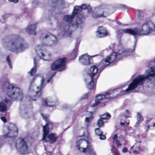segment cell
I'll use <instances>...</instances> for the list:
<instances>
[{
  "label": "cell",
  "instance_id": "obj_1",
  "mask_svg": "<svg viewBox=\"0 0 155 155\" xmlns=\"http://www.w3.org/2000/svg\"><path fill=\"white\" fill-rule=\"evenodd\" d=\"M2 44L6 49L16 53L25 51L29 46L22 37L17 34H10L5 36L2 38Z\"/></svg>",
  "mask_w": 155,
  "mask_h": 155
},
{
  "label": "cell",
  "instance_id": "obj_18",
  "mask_svg": "<svg viewBox=\"0 0 155 155\" xmlns=\"http://www.w3.org/2000/svg\"><path fill=\"white\" fill-rule=\"evenodd\" d=\"M37 27L38 24L37 23L30 24L26 28V31L29 35L35 36L37 34Z\"/></svg>",
  "mask_w": 155,
  "mask_h": 155
},
{
  "label": "cell",
  "instance_id": "obj_32",
  "mask_svg": "<svg viewBox=\"0 0 155 155\" xmlns=\"http://www.w3.org/2000/svg\"><path fill=\"white\" fill-rule=\"evenodd\" d=\"M106 98V94H105V95H104V94H100V95H98L96 96L95 100H96V101H98L104 99Z\"/></svg>",
  "mask_w": 155,
  "mask_h": 155
},
{
  "label": "cell",
  "instance_id": "obj_7",
  "mask_svg": "<svg viewBox=\"0 0 155 155\" xmlns=\"http://www.w3.org/2000/svg\"><path fill=\"white\" fill-rule=\"evenodd\" d=\"M3 135L7 138H14L18 134V129L15 124L8 122L3 127Z\"/></svg>",
  "mask_w": 155,
  "mask_h": 155
},
{
  "label": "cell",
  "instance_id": "obj_9",
  "mask_svg": "<svg viewBox=\"0 0 155 155\" xmlns=\"http://www.w3.org/2000/svg\"><path fill=\"white\" fill-rule=\"evenodd\" d=\"M36 51L38 56L41 59L49 61L52 59V54L51 52L42 45H38L36 48Z\"/></svg>",
  "mask_w": 155,
  "mask_h": 155
},
{
  "label": "cell",
  "instance_id": "obj_15",
  "mask_svg": "<svg viewBox=\"0 0 155 155\" xmlns=\"http://www.w3.org/2000/svg\"><path fill=\"white\" fill-rule=\"evenodd\" d=\"M144 79V77L143 76H138L132 81V83H130L127 89V91H130L136 88L143 81Z\"/></svg>",
  "mask_w": 155,
  "mask_h": 155
},
{
  "label": "cell",
  "instance_id": "obj_27",
  "mask_svg": "<svg viewBox=\"0 0 155 155\" xmlns=\"http://www.w3.org/2000/svg\"><path fill=\"white\" fill-rule=\"evenodd\" d=\"M8 109V102L6 101H2L1 103V111L4 112Z\"/></svg>",
  "mask_w": 155,
  "mask_h": 155
},
{
  "label": "cell",
  "instance_id": "obj_10",
  "mask_svg": "<svg viewBox=\"0 0 155 155\" xmlns=\"http://www.w3.org/2000/svg\"><path fill=\"white\" fill-rule=\"evenodd\" d=\"M16 147L19 152L22 154L28 153V146L26 140L22 138L17 140L16 142Z\"/></svg>",
  "mask_w": 155,
  "mask_h": 155
},
{
  "label": "cell",
  "instance_id": "obj_40",
  "mask_svg": "<svg viewBox=\"0 0 155 155\" xmlns=\"http://www.w3.org/2000/svg\"><path fill=\"white\" fill-rule=\"evenodd\" d=\"M2 120H3L4 122H6V121H7V120H6V118L4 117H2Z\"/></svg>",
  "mask_w": 155,
  "mask_h": 155
},
{
  "label": "cell",
  "instance_id": "obj_36",
  "mask_svg": "<svg viewBox=\"0 0 155 155\" xmlns=\"http://www.w3.org/2000/svg\"><path fill=\"white\" fill-rule=\"evenodd\" d=\"M7 61L8 63L10 68H12V64L10 58L9 56H8L7 58Z\"/></svg>",
  "mask_w": 155,
  "mask_h": 155
},
{
  "label": "cell",
  "instance_id": "obj_38",
  "mask_svg": "<svg viewBox=\"0 0 155 155\" xmlns=\"http://www.w3.org/2000/svg\"><path fill=\"white\" fill-rule=\"evenodd\" d=\"M10 2H13V3H17L18 2V0H8Z\"/></svg>",
  "mask_w": 155,
  "mask_h": 155
},
{
  "label": "cell",
  "instance_id": "obj_35",
  "mask_svg": "<svg viewBox=\"0 0 155 155\" xmlns=\"http://www.w3.org/2000/svg\"><path fill=\"white\" fill-rule=\"evenodd\" d=\"M103 125H104V122H103V120H102L101 119H99L98 120L97 125L99 127H102V126H103Z\"/></svg>",
  "mask_w": 155,
  "mask_h": 155
},
{
  "label": "cell",
  "instance_id": "obj_8",
  "mask_svg": "<svg viewBox=\"0 0 155 155\" xmlns=\"http://www.w3.org/2000/svg\"><path fill=\"white\" fill-rule=\"evenodd\" d=\"M41 43L46 47H52L58 43V40L55 35L48 31L43 32L40 36Z\"/></svg>",
  "mask_w": 155,
  "mask_h": 155
},
{
  "label": "cell",
  "instance_id": "obj_5",
  "mask_svg": "<svg viewBox=\"0 0 155 155\" xmlns=\"http://www.w3.org/2000/svg\"><path fill=\"white\" fill-rule=\"evenodd\" d=\"M5 92L10 98L15 101H21L24 97L23 92L19 88L9 84H6Z\"/></svg>",
  "mask_w": 155,
  "mask_h": 155
},
{
  "label": "cell",
  "instance_id": "obj_2",
  "mask_svg": "<svg viewBox=\"0 0 155 155\" xmlns=\"http://www.w3.org/2000/svg\"><path fill=\"white\" fill-rule=\"evenodd\" d=\"M44 81L43 75L39 74L36 75L31 81L29 88L28 94L33 100H38L40 97Z\"/></svg>",
  "mask_w": 155,
  "mask_h": 155
},
{
  "label": "cell",
  "instance_id": "obj_33",
  "mask_svg": "<svg viewBox=\"0 0 155 155\" xmlns=\"http://www.w3.org/2000/svg\"><path fill=\"white\" fill-rule=\"evenodd\" d=\"M63 19L65 21L67 22H70L71 21V20L72 19V17H71V15L69 16V15H66L64 16Z\"/></svg>",
  "mask_w": 155,
  "mask_h": 155
},
{
  "label": "cell",
  "instance_id": "obj_22",
  "mask_svg": "<svg viewBox=\"0 0 155 155\" xmlns=\"http://www.w3.org/2000/svg\"><path fill=\"white\" fill-rule=\"evenodd\" d=\"M82 10H83V9H82L81 6H75V7H74V9H73V12H72V14H71V15L72 19H73L75 16L80 14V13L82 11Z\"/></svg>",
  "mask_w": 155,
  "mask_h": 155
},
{
  "label": "cell",
  "instance_id": "obj_34",
  "mask_svg": "<svg viewBox=\"0 0 155 155\" xmlns=\"http://www.w3.org/2000/svg\"><path fill=\"white\" fill-rule=\"evenodd\" d=\"M95 132L96 135H97V136H100L101 135H102V133H103L102 130L100 128L96 129L95 130Z\"/></svg>",
  "mask_w": 155,
  "mask_h": 155
},
{
  "label": "cell",
  "instance_id": "obj_43",
  "mask_svg": "<svg viewBox=\"0 0 155 155\" xmlns=\"http://www.w3.org/2000/svg\"><path fill=\"white\" fill-rule=\"evenodd\" d=\"M153 68H155V65H154V66H153Z\"/></svg>",
  "mask_w": 155,
  "mask_h": 155
},
{
  "label": "cell",
  "instance_id": "obj_6",
  "mask_svg": "<svg viewBox=\"0 0 155 155\" xmlns=\"http://www.w3.org/2000/svg\"><path fill=\"white\" fill-rule=\"evenodd\" d=\"M85 18L83 14H80L75 16L70 22L69 30L71 33H73L81 28L85 22Z\"/></svg>",
  "mask_w": 155,
  "mask_h": 155
},
{
  "label": "cell",
  "instance_id": "obj_41",
  "mask_svg": "<svg viewBox=\"0 0 155 155\" xmlns=\"http://www.w3.org/2000/svg\"><path fill=\"white\" fill-rule=\"evenodd\" d=\"M127 148H124L123 149V152H127Z\"/></svg>",
  "mask_w": 155,
  "mask_h": 155
},
{
  "label": "cell",
  "instance_id": "obj_16",
  "mask_svg": "<svg viewBox=\"0 0 155 155\" xmlns=\"http://www.w3.org/2000/svg\"><path fill=\"white\" fill-rule=\"evenodd\" d=\"M117 52H113L108 57H107L105 59L102 61V65L104 67L108 66L110 63H112L117 58Z\"/></svg>",
  "mask_w": 155,
  "mask_h": 155
},
{
  "label": "cell",
  "instance_id": "obj_11",
  "mask_svg": "<svg viewBox=\"0 0 155 155\" xmlns=\"http://www.w3.org/2000/svg\"><path fill=\"white\" fill-rule=\"evenodd\" d=\"M67 60L66 58L59 59L54 61L51 64V69L52 71H61L64 69L67 64Z\"/></svg>",
  "mask_w": 155,
  "mask_h": 155
},
{
  "label": "cell",
  "instance_id": "obj_28",
  "mask_svg": "<svg viewBox=\"0 0 155 155\" xmlns=\"http://www.w3.org/2000/svg\"><path fill=\"white\" fill-rule=\"evenodd\" d=\"M97 71L98 68L97 66H92L90 69V73L93 77H94L96 75V74L97 73Z\"/></svg>",
  "mask_w": 155,
  "mask_h": 155
},
{
  "label": "cell",
  "instance_id": "obj_37",
  "mask_svg": "<svg viewBox=\"0 0 155 155\" xmlns=\"http://www.w3.org/2000/svg\"><path fill=\"white\" fill-rule=\"evenodd\" d=\"M100 138L101 140H105L106 139V137H105L104 135H101L100 137Z\"/></svg>",
  "mask_w": 155,
  "mask_h": 155
},
{
  "label": "cell",
  "instance_id": "obj_31",
  "mask_svg": "<svg viewBox=\"0 0 155 155\" xmlns=\"http://www.w3.org/2000/svg\"><path fill=\"white\" fill-rule=\"evenodd\" d=\"M43 131H44V135H43V139H46L48 136L49 132L48 126H46L43 127Z\"/></svg>",
  "mask_w": 155,
  "mask_h": 155
},
{
  "label": "cell",
  "instance_id": "obj_23",
  "mask_svg": "<svg viewBox=\"0 0 155 155\" xmlns=\"http://www.w3.org/2000/svg\"><path fill=\"white\" fill-rule=\"evenodd\" d=\"M47 141L50 143H53L56 142L58 139V136L55 133H51L47 137Z\"/></svg>",
  "mask_w": 155,
  "mask_h": 155
},
{
  "label": "cell",
  "instance_id": "obj_26",
  "mask_svg": "<svg viewBox=\"0 0 155 155\" xmlns=\"http://www.w3.org/2000/svg\"><path fill=\"white\" fill-rule=\"evenodd\" d=\"M120 93V91L117 90L113 91L109 93H107L106 94V98L107 97H116L117 95H118Z\"/></svg>",
  "mask_w": 155,
  "mask_h": 155
},
{
  "label": "cell",
  "instance_id": "obj_17",
  "mask_svg": "<svg viewBox=\"0 0 155 155\" xmlns=\"http://www.w3.org/2000/svg\"><path fill=\"white\" fill-rule=\"evenodd\" d=\"M109 32L107 28L103 26H100L96 32L97 37L98 38H103L108 35Z\"/></svg>",
  "mask_w": 155,
  "mask_h": 155
},
{
  "label": "cell",
  "instance_id": "obj_13",
  "mask_svg": "<svg viewBox=\"0 0 155 155\" xmlns=\"http://www.w3.org/2000/svg\"><path fill=\"white\" fill-rule=\"evenodd\" d=\"M155 29V24L151 21H148L142 26L140 33L142 35H147L152 32Z\"/></svg>",
  "mask_w": 155,
  "mask_h": 155
},
{
  "label": "cell",
  "instance_id": "obj_20",
  "mask_svg": "<svg viewBox=\"0 0 155 155\" xmlns=\"http://www.w3.org/2000/svg\"><path fill=\"white\" fill-rule=\"evenodd\" d=\"M79 61L81 64L85 66L89 65L91 63L90 58L87 54H84L81 56Z\"/></svg>",
  "mask_w": 155,
  "mask_h": 155
},
{
  "label": "cell",
  "instance_id": "obj_3",
  "mask_svg": "<svg viewBox=\"0 0 155 155\" xmlns=\"http://www.w3.org/2000/svg\"><path fill=\"white\" fill-rule=\"evenodd\" d=\"M33 100L30 97H24L21 101L19 107V113L21 117L28 119L32 117L33 114Z\"/></svg>",
  "mask_w": 155,
  "mask_h": 155
},
{
  "label": "cell",
  "instance_id": "obj_4",
  "mask_svg": "<svg viewBox=\"0 0 155 155\" xmlns=\"http://www.w3.org/2000/svg\"><path fill=\"white\" fill-rule=\"evenodd\" d=\"M116 11V8L113 5L102 4L95 8L93 12V16L95 18H106Z\"/></svg>",
  "mask_w": 155,
  "mask_h": 155
},
{
  "label": "cell",
  "instance_id": "obj_29",
  "mask_svg": "<svg viewBox=\"0 0 155 155\" xmlns=\"http://www.w3.org/2000/svg\"><path fill=\"white\" fill-rule=\"evenodd\" d=\"M100 118L103 120H108L111 118V115L110 113H107L102 114L100 116Z\"/></svg>",
  "mask_w": 155,
  "mask_h": 155
},
{
  "label": "cell",
  "instance_id": "obj_19",
  "mask_svg": "<svg viewBox=\"0 0 155 155\" xmlns=\"http://www.w3.org/2000/svg\"><path fill=\"white\" fill-rule=\"evenodd\" d=\"M58 103V101L55 97H48L46 98V104L48 107H54L57 106Z\"/></svg>",
  "mask_w": 155,
  "mask_h": 155
},
{
  "label": "cell",
  "instance_id": "obj_25",
  "mask_svg": "<svg viewBox=\"0 0 155 155\" xmlns=\"http://www.w3.org/2000/svg\"><path fill=\"white\" fill-rule=\"evenodd\" d=\"M145 75L147 77H152L155 75V69L153 67L150 68L145 72Z\"/></svg>",
  "mask_w": 155,
  "mask_h": 155
},
{
  "label": "cell",
  "instance_id": "obj_39",
  "mask_svg": "<svg viewBox=\"0 0 155 155\" xmlns=\"http://www.w3.org/2000/svg\"><path fill=\"white\" fill-rule=\"evenodd\" d=\"M51 2V3H53V4H56L58 2V0H50Z\"/></svg>",
  "mask_w": 155,
  "mask_h": 155
},
{
  "label": "cell",
  "instance_id": "obj_21",
  "mask_svg": "<svg viewBox=\"0 0 155 155\" xmlns=\"http://www.w3.org/2000/svg\"><path fill=\"white\" fill-rule=\"evenodd\" d=\"M91 114L90 112H87L86 114L84 115L82 117V119H83V125L84 126H87L88 123H89L91 119Z\"/></svg>",
  "mask_w": 155,
  "mask_h": 155
},
{
  "label": "cell",
  "instance_id": "obj_42",
  "mask_svg": "<svg viewBox=\"0 0 155 155\" xmlns=\"http://www.w3.org/2000/svg\"><path fill=\"white\" fill-rule=\"evenodd\" d=\"M117 138V135H115V136H114V139H116Z\"/></svg>",
  "mask_w": 155,
  "mask_h": 155
},
{
  "label": "cell",
  "instance_id": "obj_30",
  "mask_svg": "<svg viewBox=\"0 0 155 155\" xmlns=\"http://www.w3.org/2000/svg\"><path fill=\"white\" fill-rule=\"evenodd\" d=\"M81 8H82V9L87 10L89 12H91V11H92L91 7L89 5H88V4H82V5H81Z\"/></svg>",
  "mask_w": 155,
  "mask_h": 155
},
{
  "label": "cell",
  "instance_id": "obj_14",
  "mask_svg": "<svg viewBox=\"0 0 155 155\" xmlns=\"http://www.w3.org/2000/svg\"><path fill=\"white\" fill-rule=\"evenodd\" d=\"M93 77L91 75L90 72H86L84 75V81L86 83L87 88L89 90H91L94 87Z\"/></svg>",
  "mask_w": 155,
  "mask_h": 155
},
{
  "label": "cell",
  "instance_id": "obj_24",
  "mask_svg": "<svg viewBox=\"0 0 155 155\" xmlns=\"http://www.w3.org/2000/svg\"><path fill=\"white\" fill-rule=\"evenodd\" d=\"M125 32L131 35H136L139 33V30L137 28H129L125 30Z\"/></svg>",
  "mask_w": 155,
  "mask_h": 155
},
{
  "label": "cell",
  "instance_id": "obj_12",
  "mask_svg": "<svg viewBox=\"0 0 155 155\" xmlns=\"http://www.w3.org/2000/svg\"><path fill=\"white\" fill-rule=\"evenodd\" d=\"M76 147L81 152L87 153L89 151V144L87 141L84 139H81L76 142Z\"/></svg>",
  "mask_w": 155,
  "mask_h": 155
}]
</instances>
